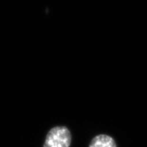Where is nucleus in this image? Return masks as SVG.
Masks as SVG:
<instances>
[{
    "label": "nucleus",
    "instance_id": "1",
    "mask_svg": "<svg viewBox=\"0 0 147 147\" xmlns=\"http://www.w3.org/2000/svg\"><path fill=\"white\" fill-rule=\"evenodd\" d=\"M71 144V133L67 127L56 126L47 134L43 147H69Z\"/></svg>",
    "mask_w": 147,
    "mask_h": 147
},
{
    "label": "nucleus",
    "instance_id": "2",
    "mask_svg": "<svg viewBox=\"0 0 147 147\" xmlns=\"http://www.w3.org/2000/svg\"><path fill=\"white\" fill-rule=\"evenodd\" d=\"M89 147H117L114 140L106 134H99L93 138Z\"/></svg>",
    "mask_w": 147,
    "mask_h": 147
}]
</instances>
